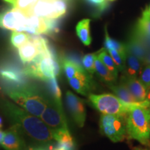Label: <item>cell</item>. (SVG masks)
<instances>
[{
  "label": "cell",
  "instance_id": "cell-1",
  "mask_svg": "<svg viewBox=\"0 0 150 150\" xmlns=\"http://www.w3.org/2000/svg\"><path fill=\"white\" fill-rule=\"evenodd\" d=\"M0 109L31 139L40 143H48L54 140V131L42 120L29 113L13 102L0 98Z\"/></svg>",
  "mask_w": 150,
  "mask_h": 150
},
{
  "label": "cell",
  "instance_id": "cell-2",
  "mask_svg": "<svg viewBox=\"0 0 150 150\" xmlns=\"http://www.w3.org/2000/svg\"><path fill=\"white\" fill-rule=\"evenodd\" d=\"M4 91L20 107L38 117H40L50 100V97L40 89L27 83L18 86H6Z\"/></svg>",
  "mask_w": 150,
  "mask_h": 150
},
{
  "label": "cell",
  "instance_id": "cell-3",
  "mask_svg": "<svg viewBox=\"0 0 150 150\" xmlns=\"http://www.w3.org/2000/svg\"><path fill=\"white\" fill-rule=\"evenodd\" d=\"M127 133L129 138L142 145L150 146V104L147 100L139 102L126 116Z\"/></svg>",
  "mask_w": 150,
  "mask_h": 150
},
{
  "label": "cell",
  "instance_id": "cell-4",
  "mask_svg": "<svg viewBox=\"0 0 150 150\" xmlns=\"http://www.w3.org/2000/svg\"><path fill=\"white\" fill-rule=\"evenodd\" d=\"M23 72L27 77L47 81L59 76L61 67L54 50L40 53L32 61L25 64Z\"/></svg>",
  "mask_w": 150,
  "mask_h": 150
},
{
  "label": "cell",
  "instance_id": "cell-5",
  "mask_svg": "<svg viewBox=\"0 0 150 150\" xmlns=\"http://www.w3.org/2000/svg\"><path fill=\"white\" fill-rule=\"evenodd\" d=\"M89 102L95 109L104 115L127 116L129 110L139 102L130 104L121 100L116 95L110 93L101 95L91 94Z\"/></svg>",
  "mask_w": 150,
  "mask_h": 150
},
{
  "label": "cell",
  "instance_id": "cell-6",
  "mask_svg": "<svg viewBox=\"0 0 150 150\" xmlns=\"http://www.w3.org/2000/svg\"><path fill=\"white\" fill-rule=\"evenodd\" d=\"M99 129L111 141H122L127 134L126 116L102 114L99 119Z\"/></svg>",
  "mask_w": 150,
  "mask_h": 150
},
{
  "label": "cell",
  "instance_id": "cell-7",
  "mask_svg": "<svg viewBox=\"0 0 150 150\" xmlns=\"http://www.w3.org/2000/svg\"><path fill=\"white\" fill-rule=\"evenodd\" d=\"M68 0H38L32 15L44 19H60L68 11Z\"/></svg>",
  "mask_w": 150,
  "mask_h": 150
},
{
  "label": "cell",
  "instance_id": "cell-8",
  "mask_svg": "<svg viewBox=\"0 0 150 150\" xmlns=\"http://www.w3.org/2000/svg\"><path fill=\"white\" fill-rule=\"evenodd\" d=\"M40 119L52 130H68L63 106L57 104L51 97H50V100L40 116Z\"/></svg>",
  "mask_w": 150,
  "mask_h": 150
},
{
  "label": "cell",
  "instance_id": "cell-9",
  "mask_svg": "<svg viewBox=\"0 0 150 150\" xmlns=\"http://www.w3.org/2000/svg\"><path fill=\"white\" fill-rule=\"evenodd\" d=\"M65 102L74 122L79 127H83L86 119V108L83 99L68 91L65 94Z\"/></svg>",
  "mask_w": 150,
  "mask_h": 150
},
{
  "label": "cell",
  "instance_id": "cell-10",
  "mask_svg": "<svg viewBox=\"0 0 150 150\" xmlns=\"http://www.w3.org/2000/svg\"><path fill=\"white\" fill-rule=\"evenodd\" d=\"M27 16L22 11L13 8L0 13V28L11 31H23Z\"/></svg>",
  "mask_w": 150,
  "mask_h": 150
},
{
  "label": "cell",
  "instance_id": "cell-11",
  "mask_svg": "<svg viewBox=\"0 0 150 150\" xmlns=\"http://www.w3.org/2000/svg\"><path fill=\"white\" fill-rule=\"evenodd\" d=\"M27 76L23 69L11 63H3L0 65V80L7 86H18L26 83Z\"/></svg>",
  "mask_w": 150,
  "mask_h": 150
},
{
  "label": "cell",
  "instance_id": "cell-12",
  "mask_svg": "<svg viewBox=\"0 0 150 150\" xmlns=\"http://www.w3.org/2000/svg\"><path fill=\"white\" fill-rule=\"evenodd\" d=\"M1 145L5 150H24L25 143L22 138V131L18 125H14L4 132Z\"/></svg>",
  "mask_w": 150,
  "mask_h": 150
},
{
  "label": "cell",
  "instance_id": "cell-13",
  "mask_svg": "<svg viewBox=\"0 0 150 150\" xmlns=\"http://www.w3.org/2000/svg\"><path fill=\"white\" fill-rule=\"evenodd\" d=\"M68 83L76 93L84 96L91 95L95 88L91 75L86 70L77 73L74 77L68 79Z\"/></svg>",
  "mask_w": 150,
  "mask_h": 150
},
{
  "label": "cell",
  "instance_id": "cell-14",
  "mask_svg": "<svg viewBox=\"0 0 150 150\" xmlns=\"http://www.w3.org/2000/svg\"><path fill=\"white\" fill-rule=\"evenodd\" d=\"M120 82L126 86L137 102H142L146 100L147 90L138 78L129 77L124 75L122 76Z\"/></svg>",
  "mask_w": 150,
  "mask_h": 150
},
{
  "label": "cell",
  "instance_id": "cell-15",
  "mask_svg": "<svg viewBox=\"0 0 150 150\" xmlns=\"http://www.w3.org/2000/svg\"><path fill=\"white\" fill-rule=\"evenodd\" d=\"M125 45L126 47L127 52L135 56L143 63L149 50L134 32L131 33L127 42Z\"/></svg>",
  "mask_w": 150,
  "mask_h": 150
},
{
  "label": "cell",
  "instance_id": "cell-16",
  "mask_svg": "<svg viewBox=\"0 0 150 150\" xmlns=\"http://www.w3.org/2000/svg\"><path fill=\"white\" fill-rule=\"evenodd\" d=\"M23 31H27V33L35 35L42 33L48 34V27L46 19L39 18L33 15L28 16Z\"/></svg>",
  "mask_w": 150,
  "mask_h": 150
},
{
  "label": "cell",
  "instance_id": "cell-17",
  "mask_svg": "<svg viewBox=\"0 0 150 150\" xmlns=\"http://www.w3.org/2000/svg\"><path fill=\"white\" fill-rule=\"evenodd\" d=\"M19 56L24 64L30 63L40 53L38 45L30 37L27 43L19 48Z\"/></svg>",
  "mask_w": 150,
  "mask_h": 150
},
{
  "label": "cell",
  "instance_id": "cell-18",
  "mask_svg": "<svg viewBox=\"0 0 150 150\" xmlns=\"http://www.w3.org/2000/svg\"><path fill=\"white\" fill-rule=\"evenodd\" d=\"M142 65L143 64L140 60L131 54L127 52L126 67L124 72L125 76L137 78L141 73Z\"/></svg>",
  "mask_w": 150,
  "mask_h": 150
},
{
  "label": "cell",
  "instance_id": "cell-19",
  "mask_svg": "<svg viewBox=\"0 0 150 150\" xmlns=\"http://www.w3.org/2000/svg\"><path fill=\"white\" fill-rule=\"evenodd\" d=\"M95 70L97 74L105 83L108 85L115 83L117 77H115L101 61V60L97 56V52L95 59Z\"/></svg>",
  "mask_w": 150,
  "mask_h": 150
},
{
  "label": "cell",
  "instance_id": "cell-20",
  "mask_svg": "<svg viewBox=\"0 0 150 150\" xmlns=\"http://www.w3.org/2000/svg\"><path fill=\"white\" fill-rule=\"evenodd\" d=\"M90 24H91V20L83 19L79 22L76 27V35L86 46L90 45L92 41Z\"/></svg>",
  "mask_w": 150,
  "mask_h": 150
},
{
  "label": "cell",
  "instance_id": "cell-21",
  "mask_svg": "<svg viewBox=\"0 0 150 150\" xmlns=\"http://www.w3.org/2000/svg\"><path fill=\"white\" fill-rule=\"evenodd\" d=\"M108 87L110 89L115 93V95L118 98H120L121 100L124 102L130 103V104H134V103H137L136 99L133 97L130 92L127 88L120 81L119 83L116 84L112 83L108 85Z\"/></svg>",
  "mask_w": 150,
  "mask_h": 150
},
{
  "label": "cell",
  "instance_id": "cell-22",
  "mask_svg": "<svg viewBox=\"0 0 150 150\" xmlns=\"http://www.w3.org/2000/svg\"><path fill=\"white\" fill-rule=\"evenodd\" d=\"M62 66L67 79L74 77L77 73L85 70L83 67H82L77 62L68 59L62 60Z\"/></svg>",
  "mask_w": 150,
  "mask_h": 150
},
{
  "label": "cell",
  "instance_id": "cell-23",
  "mask_svg": "<svg viewBox=\"0 0 150 150\" xmlns=\"http://www.w3.org/2000/svg\"><path fill=\"white\" fill-rule=\"evenodd\" d=\"M97 56H98L99 59L101 60V61L104 63L105 66L109 70L110 72H111L115 77L117 78L118 72H119V71H118V69L117 66H116L113 59H112V57L110 56V54L106 52V50H104V49H102V50H99V52H97Z\"/></svg>",
  "mask_w": 150,
  "mask_h": 150
},
{
  "label": "cell",
  "instance_id": "cell-24",
  "mask_svg": "<svg viewBox=\"0 0 150 150\" xmlns=\"http://www.w3.org/2000/svg\"><path fill=\"white\" fill-rule=\"evenodd\" d=\"M105 48L106 50H115L117 51L119 53H120L122 55L127 56V50L125 44L120 43L117 40H113V39L110 38L108 35L107 32V29L105 28V42H104Z\"/></svg>",
  "mask_w": 150,
  "mask_h": 150
},
{
  "label": "cell",
  "instance_id": "cell-25",
  "mask_svg": "<svg viewBox=\"0 0 150 150\" xmlns=\"http://www.w3.org/2000/svg\"><path fill=\"white\" fill-rule=\"evenodd\" d=\"M47 86L50 91V97L54 101L60 105H62L61 102V91L58 84L56 77L52 78L51 79L47 81Z\"/></svg>",
  "mask_w": 150,
  "mask_h": 150
},
{
  "label": "cell",
  "instance_id": "cell-26",
  "mask_svg": "<svg viewBox=\"0 0 150 150\" xmlns=\"http://www.w3.org/2000/svg\"><path fill=\"white\" fill-rule=\"evenodd\" d=\"M37 1L38 0H16V5L13 8L22 11L27 17L32 16L33 8Z\"/></svg>",
  "mask_w": 150,
  "mask_h": 150
},
{
  "label": "cell",
  "instance_id": "cell-27",
  "mask_svg": "<svg viewBox=\"0 0 150 150\" xmlns=\"http://www.w3.org/2000/svg\"><path fill=\"white\" fill-rule=\"evenodd\" d=\"M30 39V35L27 33H23L22 31H13L11 36V44L15 47L20 48L25 43H27Z\"/></svg>",
  "mask_w": 150,
  "mask_h": 150
},
{
  "label": "cell",
  "instance_id": "cell-28",
  "mask_svg": "<svg viewBox=\"0 0 150 150\" xmlns=\"http://www.w3.org/2000/svg\"><path fill=\"white\" fill-rule=\"evenodd\" d=\"M108 54H110L112 59H113L115 62L116 66H117L118 71H120L122 72H124L126 67V56L122 55L120 53H119L117 51L115 50H107Z\"/></svg>",
  "mask_w": 150,
  "mask_h": 150
},
{
  "label": "cell",
  "instance_id": "cell-29",
  "mask_svg": "<svg viewBox=\"0 0 150 150\" xmlns=\"http://www.w3.org/2000/svg\"><path fill=\"white\" fill-rule=\"evenodd\" d=\"M97 55L96 53L88 54L83 56V60H82V63L84 70L88 74L93 75L95 72V56Z\"/></svg>",
  "mask_w": 150,
  "mask_h": 150
},
{
  "label": "cell",
  "instance_id": "cell-30",
  "mask_svg": "<svg viewBox=\"0 0 150 150\" xmlns=\"http://www.w3.org/2000/svg\"><path fill=\"white\" fill-rule=\"evenodd\" d=\"M95 10V16H100L108 7L107 0H86Z\"/></svg>",
  "mask_w": 150,
  "mask_h": 150
},
{
  "label": "cell",
  "instance_id": "cell-31",
  "mask_svg": "<svg viewBox=\"0 0 150 150\" xmlns=\"http://www.w3.org/2000/svg\"><path fill=\"white\" fill-rule=\"evenodd\" d=\"M139 80L147 91L150 88V65H145V67H142Z\"/></svg>",
  "mask_w": 150,
  "mask_h": 150
},
{
  "label": "cell",
  "instance_id": "cell-32",
  "mask_svg": "<svg viewBox=\"0 0 150 150\" xmlns=\"http://www.w3.org/2000/svg\"><path fill=\"white\" fill-rule=\"evenodd\" d=\"M143 65H150V50L147 52V55H146L145 59L143 61Z\"/></svg>",
  "mask_w": 150,
  "mask_h": 150
},
{
  "label": "cell",
  "instance_id": "cell-33",
  "mask_svg": "<svg viewBox=\"0 0 150 150\" xmlns=\"http://www.w3.org/2000/svg\"><path fill=\"white\" fill-rule=\"evenodd\" d=\"M3 1H4L6 2L8 4H11L13 7L15 6V5H16V0H3Z\"/></svg>",
  "mask_w": 150,
  "mask_h": 150
},
{
  "label": "cell",
  "instance_id": "cell-34",
  "mask_svg": "<svg viewBox=\"0 0 150 150\" xmlns=\"http://www.w3.org/2000/svg\"><path fill=\"white\" fill-rule=\"evenodd\" d=\"M4 136V131H2L1 129H0V144H1Z\"/></svg>",
  "mask_w": 150,
  "mask_h": 150
},
{
  "label": "cell",
  "instance_id": "cell-35",
  "mask_svg": "<svg viewBox=\"0 0 150 150\" xmlns=\"http://www.w3.org/2000/svg\"><path fill=\"white\" fill-rule=\"evenodd\" d=\"M142 15H143V16H146V17H147V18H149L150 19V13H148V11H147V10L146 8L145 9V10H144L143 12H142Z\"/></svg>",
  "mask_w": 150,
  "mask_h": 150
},
{
  "label": "cell",
  "instance_id": "cell-36",
  "mask_svg": "<svg viewBox=\"0 0 150 150\" xmlns=\"http://www.w3.org/2000/svg\"><path fill=\"white\" fill-rule=\"evenodd\" d=\"M146 100L147 102H149L150 104V88L147 91V97H146Z\"/></svg>",
  "mask_w": 150,
  "mask_h": 150
},
{
  "label": "cell",
  "instance_id": "cell-37",
  "mask_svg": "<svg viewBox=\"0 0 150 150\" xmlns=\"http://www.w3.org/2000/svg\"><path fill=\"white\" fill-rule=\"evenodd\" d=\"M133 150H150V149H148V148H142L140 147H134Z\"/></svg>",
  "mask_w": 150,
  "mask_h": 150
},
{
  "label": "cell",
  "instance_id": "cell-38",
  "mask_svg": "<svg viewBox=\"0 0 150 150\" xmlns=\"http://www.w3.org/2000/svg\"><path fill=\"white\" fill-rule=\"evenodd\" d=\"M33 150H50L49 149H45V148H37V149H33Z\"/></svg>",
  "mask_w": 150,
  "mask_h": 150
},
{
  "label": "cell",
  "instance_id": "cell-39",
  "mask_svg": "<svg viewBox=\"0 0 150 150\" xmlns=\"http://www.w3.org/2000/svg\"><path fill=\"white\" fill-rule=\"evenodd\" d=\"M2 127V120H1V117H0V129Z\"/></svg>",
  "mask_w": 150,
  "mask_h": 150
},
{
  "label": "cell",
  "instance_id": "cell-40",
  "mask_svg": "<svg viewBox=\"0 0 150 150\" xmlns=\"http://www.w3.org/2000/svg\"><path fill=\"white\" fill-rule=\"evenodd\" d=\"M146 9H147V10L148 13H150V6H149V7H147V8H146Z\"/></svg>",
  "mask_w": 150,
  "mask_h": 150
},
{
  "label": "cell",
  "instance_id": "cell-41",
  "mask_svg": "<svg viewBox=\"0 0 150 150\" xmlns=\"http://www.w3.org/2000/svg\"><path fill=\"white\" fill-rule=\"evenodd\" d=\"M110 1H114V0H110Z\"/></svg>",
  "mask_w": 150,
  "mask_h": 150
}]
</instances>
